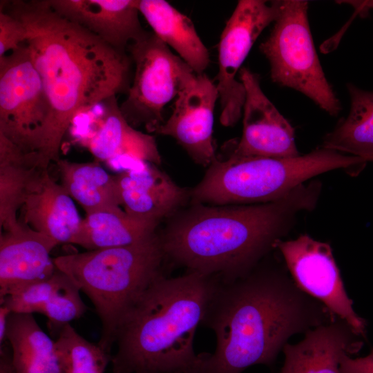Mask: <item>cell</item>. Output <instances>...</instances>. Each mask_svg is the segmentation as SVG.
Wrapping results in <instances>:
<instances>
[{
  "instance_id": "20",
  "label": "cell",
  "mask_w": 373,
  "mask_h": 373,
  "mask_svg": "<svg viewBox=\"0 0 373 373\" xmlns=\"http://www.w3.org/2000/svg\"><path fill=\"white\" fill-rule=\"evenodd\" d=\"M137 7L160 39L195 74L204 73L210 62L209 53L190 18L164 0H137Z\"/></svg>"
},
{
  "instance_id": "4",
  "label": "cell",
  "mask_w": 373,
  "mask_h": 373,
  "mask_svg": "<svg viewBox=\"0 0 373 373\" xmlns=\"http://www.w3.org/2000/svg\"><path fill=\"white\" fill-rule=\"evenodd\" d=\"M218 283L189 271L157 278L117 327L113 373H190L200 356L194 351L195 332Z\"/></svg>"
},
{
  "instance_id": "33",
  "label": "cell",
  "mask_w": 373,
  "mask_h": 373,
  "mask_svg": "<svg viewBox=\"0 0 373 373\" xmlns=\"http://www.w3.org/2000/svg\"><path fill=\"white\" fill-rule=\"evenodd\" d=\"M343 3H347L354 7L358 13L365 15L368 13L369 10L373 9V1H341Z\"/></svg>"
},
{
  "instance_id": "14",
  "label": "cell",
  "mask_w": 373,
  "mask_h": 373,
  "mask_svg": "<svg viewBox=\"0 0 373 373\" xmlns=\"http://www.w3.org/2000/svg\"><path fill=\"white\" fill-rule=\"evenodd\" d=\"M121 205L139 220L158 224L174 213L191 192L177 185L155 164L139 162L135 167L115 175Z\"/></svg>"
},
{
  "instance_id": "5",
  "label": "cell",
  "mask_w": 373,
  "mask_h": 373,
  "mask_svg": "<svg viewBox=\"0 0 373 373\" xmlns=\"http://www.w3.org/2000/svg\"><path fill=\"white\" fill-rule=\"evenodd\" d=\"M165 258L155 233L136 243L54 258L93 303L102 330L98 345L111 354L117 327L130 307L160 275Z\"/></svg>"
},
{
  "instance_id": "29",
  "label": "cell",
  "mask_w": 373,
  "mask_h": 373,
  "mask_svg": "<svg viewBox=\"0 0 373 373\" xmlns=\"http://www.w3.org/2000/svg\"><path fill=\"white\" fill-rule=\"evenodd\" d=\"M26 39V29L17 18L0 9V57L18 48Z\"/></svg>"
},
{
  "instance_id": "6",
  "label": "cell",
  "mask_w": 373,
  "mask_h": 373,
  "mask_svg": "<svg viewBox=\"0 0 373 373\" xmlns=\"http://www.w3.org/2000/svg\"><path fill=\"white\" fill-rule=\"evenodd\" d=\"M362 157L321 147L290 158L217 157L192 190L194 202L213 205L249 204L278 200L314 177L337 169L363 165Z\"/></svg>"
},
{
  "instance_id": "16",
  "label": "cell",
  "mask_w": 373,
  "mask_h": 373,
  "mask_svg": "<svg viewBox=\"0 0 373 373\" xmlns=\"http://www.w3.org/2000/svg\"><path fill=\"white\" fill-rule=\"evenodd\" d=\"M58 245L23 224L1 232L0 299L23 285L50 277L57 269L50 253Z\"/></svg>"
},
{
  "instance_id": "21",
  "label": "cell",
  "mask_w": 373,
  "mask_h": 373,
  "mask_svg": "<svg viewBox=\"0 0 373 373\" xmlns=\"http://www.w3.org/2000/svg\"><path fill=\"white\" fill-rule=\"evenodd\" d=\"M44 171L38 167L34 153L24 152L0 133L1 230L15 231L22 227L17 211Z\"/></svg>"
},
{
  "instance_id": "26",
  "label": "cell",
  "mask_w": 373,
  "mask_h": 373,
  "mask_svg": "<svg viewBox=\"0 0 373 373\" xmlns=\"http://www.w3.org/2000/svg\"><path fill=\"white\" fill-rule=\"evenodd\" d=\"M55 349L63 373H105L111 362V354L84 338L70 324L58 334Z\"/></svg>"
},
{
  "instance_id": "34",
  "label": "cell",
  "mask_w": 373,
  "mask_h": 373,
  "mask_svg": "<svg viewBox=\"0 0 373 373\" xmlns=\"http://www.w3.org/2000/svg\"><path fill=\"white\" fill-rule=\"evenodd\" d=\"M368 162H373V157L368 160Z\"/></svg>"
},
{
  "instance_id": "27",
  "label": "cell",
  "mask_w": 373,
  "mask_h": 373,
  "mask_svg": "<svg viewBox=\"0 0 373 373\" xmlns=\"http://www.w3.org/2000/svg\"><path fill=\"white\" fill-rule=\"evenodd\" d=\"M79 289L68 278L38 312L47 318L51 335L57 336L61 329L73 320L82 317L87 310L80 296Z\"/></svg>"
},
{
  "instance_id": "1",
  "label": "cell",
  "mask_w": 373,
  "mask_h": 373,
  "mask_svg": "<svg viewBox=\"0 0 373 373\" xmlns=\"http://www.w3.org/2000/svg\"><path fill=\"white\" fill-rule=\"evenodd\" d=\"M0 9L26 29V44L50 106L38 150L47 170L59 157L62 140L79 114L131 86V57L56 12L48 0L1 1Z\"/></svg>"
},
{
  "instance_id": "12",
  "label": "cell",
  "mask_w": 373,
  "mask_h": 373,
  "mask_svg": "<svg viewBox=\"0 0 373 373\" xmlns=\"http://www.w3.org/2000/svg\"><path fill=\"white\" fill-rule=\"evenodd\" d=\"M239 78L245 89L243 128L231 153L241 157L277 158L300 155L293 126L262 91L259 75L242 67Z\"/></svg>"
},
{
  "instance_id": "9",
  "label": "cell",
  "mask_w": 373,
  "mask_h": 373,
  "mask_svg": "<svg viewBox=\"0 0 373 373\" xmlns=\"http://www.w3.org/2000/svg\"><path fill=\"white\" fill-rule=\"evenodd\" d=\"M50 114L41 77L25 44L0 57V133L36 153Z\"/></svg>"
},
{
  "instance_id": "17",
  "label": "cell",
  "mask_w": 373,
  "mask_h": 373,
  "mask_svg": "<svg viewBox=\"0 0 373 373\" xmlns=\"http://www.w3.org/2000/svg\"><path fill=\"white\" fill-rule=\"evenodd\" d=\"M305 334L299 343L284 346L280 373H341L342 356L357 352L363 344L360 336L338 317Z\"/></svg>"
},
{
  "instance_id": "3",
  "label": "cell",
  "mask_w": 373,
  "mask_h": 373,
  "mask_svg": "<svg viewBox=\"0 0 373 373\" xmlns=\"http://www.w3.org/2000/svg\"><path fill=\"white\" fill-rule=\"evenodd\" d=\"M321 187L320 182L312 181L278 200L260 204L196 203L160 236L165 258L221 283L234 281L275 248L298 213L315 207Z\"/></svg>"
},
{
  "instance_id": "25",
  "label": "cell",
  "mask_w": 373,
  "mask_h": 373,
  "mask_svg": "<svg viewBox=\"0 0 373 373\" xmlns=\"http://www.w3.org/2000/svg\"><path fill=\"white\" fill-rule=\"evenodd\" d=\"M347 88L350 97L349 114L325 136L322 147L368 162L373 157V91L352 84Z\"/></svg>"
},
{
  "instance_id": "2",
  "label": "cell",
  "mask_w": 373,
  "mask_h": 373,
  "mask_svg": "<svg viewBox=\"0 0 373 373\" xmlns=\"http://www.w3.org/2000/svg\"><path fill=\"white\" fill-rule=\"evenodd\" d=\"M336 318L284 269L257 265L234 281H219L202 323L213 332L216 350L200 354L190 373H242L270 365L293 335Z\"/></svg>"
},
{
  "instance_id": "31",
  "label": "cell",
  "mask_w": 373,
  "mask_h": 373,
  "mask_svg": "<svg viewBox=\"0 0 373 373\" xmlns=\"http://www.w3.org/2000/svg\"><path fill=\"white\" fill-rule=\"evenodd\" d=\"M0 373H17L12 361V351L8 341L0 345Z\"/></svg>"
},
{
  "instance_id": "13",
  "label": "cell",
  "mask_w": 373,
  "mask_h": 373,
  "mask_svg": "<svg viewBox=\"0 0 373 373\" xmlns=\"http://www.w3.org/2000/svg\"><path fill=\"white\" fill-rule=\"evenodd\" d=\"M216 84L204 73L195 74L180 92L169 118L154 133L173 137L192 160L209 166L216 156L213 140Z\"/></svg>"
},
{
  "instance_id": "11",
  "label": "cell",
  "mask_w": 373,
  "mask_h": 373,
  "mask_svg": "<svg viewBox=\"0 0 373 373\" xmlns=\"http://www.w3.org/2000/svg\"><path fill=\"white\" fill-rule=\"evenodd\" d=\"M275 247L281 252L292 280L303 291L347 323L359 336H365V322L353 308L329 245L301 235L294 240H280Z\"/></svg>"
},
{
  "instance_id": "24",
  "label": "cell",
  "mask_w": 373,
  "mask_h": 373,
  "mask_svg": "<svg viewBox=\"0 0 373 373\" xmlns=\"http://www.w3.org/2000/svg\"><path fill=\"white\" fill-rule=\"evenodd\" d=\"M55 164L61 185L80 204L86 214L121 205L115 175L109 174L96 162L81 163L60 158Z\"/></svg>"
},
{
  "instance_id": "30",
  "label": "cell",
  "mask_w": 373,
  "mask_h": 373,
  "mask_svg": "<svg viewBox=\"0 0 373 373\" xmlns=\"http://www.w3.org/2000/svg\"><path fill=\"white\" fill-rule=\"evenodd\" d=\"M341 373H373V350L364 357L352 358L344 354L340 363Z\"/></svg>"
},
{
  "instance_id": "18",
  "label": "cell",
  "mask_w": 373,
  "mask_h": 373,
  "mask_svg": "<svg viewBox=\"0 0 373 373\" xmlns=\"http://www.w3.org/2000/svg\"><path fill=\"white\" fill-rule=\"evenodd\" d=\"M101 115L96 129L79 140L99 160L118 157L135 162L161 164V156L153 136L136 130L123 115L116 96L99 103Z\"/></svg>"
},
{
  "instance_id": "28",
  "label": "cell",
  "mask_w": 373,
  "mask_h": 373,
  "mask_svg": "<svg viewBox=\"0 0 373 373\" xmlns=\"http://www.w3.org/2000/svg\"><path fill=\"white\" fill-rule=\"evenodd\" d=\"M68 279V276L59 269L49 278L23 285L2 299L12 312L38 313L42 306Z\"/></svg>"
},
{
  "instance_id": "7",
  "label": "cell",
  "mask_w": 373,
  "mask_h": 373,
  "mask_svg": "<svg viewBox=\"0 0 373 373\" xmlns=\"http://www.w3.org/2000/svg\"><path fill=\"white\" fill-rule=\"evenodd\" d=\"M308 8L307 1H279L278 15L259 49L269 61L272 82L301 93L324 111L336 116L341 103L316 53Z\"/></svg>"
},
{
  "instance_id": "23",
  "label": "cell",
  "mask_w": 373,
  "mask_h": 373,
  "mask_svg": "<svg viewBox=\"0 0 373 373\" xmlns=\"http://www.w3.org/2000/svg\"><path fill=\"white\" fill-rule=\"evenodd\" d=\"M157 225L120 207L96 211L82 219L74 244L88 251L130 245L153 234Z\"/></svg>"
},
{
  "instance_id": "10",
  "label": "cell",
  "mask_w": 373,
  "mask_h": 373,
  "mask_svg": "<svg viewBox=\"0 0 373 373\" xmlns=\"http://www.w3.org/2000/svg\"><path fill=\"white\" fill-rule=\"evenodd\" d=\"M278 13L279 1L240 0L225 24L218 44L216 84L224 126L235 125L242 115L245 89L236 76L259 35Z\"/></svg>"
},
{
  "instance_id": "15",
  "label": "cell",
  "mask_w": 373,
  "mask_h": 373,
  "mask_svg": "<svg viewBox=\"0 0 373 373\" xmlns=\"http://www.w3.org/2000/svg\"><path fill=\"white\" fill-rule=\"evenodd\" d=\"M69 21L90 31L112 47L126 52L146 30L139 19L137 0H48Z\"/></svg>"
},
{
  "instance_id": "19",
  "label": "cell",
  "mask_w": 373,
  "mask_h": 373,
  "mask_svg": "<svg viewBox=\"0 0 373 373\" xmlns=\"http://www.w3.org/2000/svg\"><path fill=\"white\" fill-rule=\"evenodd\" d=\"M23 225L58 244H74L81 219L73 198L45 170L22 206Z\"/></svg>"
},
{
  "instance_id": "32",
  "label": "cell",
  "mask_w": 373,
  "mask_h": 373,
  "mask_svg": "<svg viewBox=\"0 0 373 373\" xmlns=\"http://www.w3.org/2000/svg\"><path fill=\"white\" fill-rule=\"evenodd\" d=\"M0 345L5 343L6 339L7 324L11 310L5 304H0Z\"/></svg>"
},
{
  "instance_id": "22",
  "label": "cell",
  "mask_w": 373,
  "mask_h": 373,
  "mask_svg": "<svg viewBox=\"0 0 373 373\" xmlns=\"http://www.w3.org/2000/svg\"><path fill=\"white\" fill-rule=\"evenodd\" d=\"M6 339L17 373H63L55 341L44 332L32 314L11 312Z\"/></svg>"
},
{
  "instance_id": "8",
  "label": "cell",
  "mask_w": 373,
  "mask_h": 373,
  "mask_svg": "<svg viewBox=\"0 0 373 373\" xmlns=\"http://www.w3.org/2000/svg\"><path fill=\"white\" fill-rule=\"evenodd\" d=\"M135 73L120 110L133 127L144 124L153 132L164 122L163 111L195 75L190 66L153 32L127 47Z\"/></svg>"
}]
</instances>
